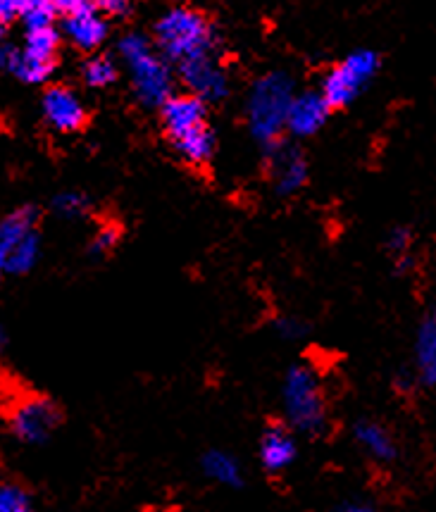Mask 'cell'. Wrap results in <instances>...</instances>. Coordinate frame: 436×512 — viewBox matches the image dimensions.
<instances>
[{"mask_svg":"<svg viewBox=\"0 0 436 512\" xmlns=\"http://www.w3.org/2000/svg\"><path fill=\"white\" fill-rule=\"evenodd\" d=\"M291 101H294V81L289 74L270 72L253 84L248 96V127L263 146L282 139Z\"/></svg>","mask_w":436,"mask_h":512,"instance_id":"1","label":"cell"},{"mask_svg":"<svg viewBox=\"0 0 436 512\" xmlns=\"http://www.w3.org/2000/svg\"><path fill=\"white\" fill-rule=\"evenodd\" d=\"M155 43L167 60L182 65L201 55H213L215 31L201 12L174 8L155 24Z\"/></svg>","mask_w":436,"mask_h":512,"instance_id":"2","label":"cell"},{"mask_svg":"<svg viewBox=\"0 0 436 512\" xmlns=\"http://www.w3.org/2000/svg\"><path fill=\"white\" fill-rule=\"evenodd\" d=\"M120 55L132 74L136 98L148 108H163L172 96V72L153 43L141 34H129L120 41Z\"/></svg>","mask_w":436,"mask_h":512,"instance_id":"3","label":"cell"},{"mask_svg":"<svg viewBox=\"0 0 436 512\" xmlns=\"http://www.w3.org/2000/svg\"><path fill=\"white\" fill-rule=\"evenodd\" d=\"M284 412L296 432L320 436L327 429V403L317 374L294 365L284 377Z\"/></svg>","mask_w":436,"mask_h":512,"instance_id":"4","label":"cell"},{"mask_svg":"<svg viewBox=\"0 0 436 512\" xmlns=\"http://www.w3.org/2000/svg\"><path fill=\"white\" fill-rule=\"evenodd\" d=\"M379 65H382L379 55L363 48V51L348 55L334 70H329L325 81H322V96L327 98L329 108L339 110L351 105L365 91V86L377 77Z\"/></svg>","mask_w":436,"mask_h":512,"instance_id":"5","label":"cell"},{"mask_svg":"<svg viewBox=\"0 0 436 512\" xmlns=\"http://www.w3.org/2000/svg\"><path fill=\"white\" fill-rule=\"evenodd\" d=\"M267 148V172L272 177L274 193L282 198L296 196L308 181V162L298 148L289 146L282 139L270 143Z\"/></svg>","mask_w":436,"mask_h":512,"instance_id":"6","label":"cell"},{"mask_svg":"<svg viewBox=\"0 0 436 512\" xmlns=\"http://www.w3.org/2000/svg\"><path fill=\"white\" fill-rule=\"evenodd\" d=\"M60 412L46 398H29L12 412V432L27 443H43L58 427Z\"/></svg>","mask_w":436,"mask_h":512,"instance_id":"7","label":"cell"},{"mask_svg":"<svg viewBox=\"0 0 436 512\" xmlns=\"http://www.w3.org/2000/svg\"><path fill=\"white\" fill-rule=\"evenodd\" d=\"M179 74L193 96L203 98V101H222L229 91L227 74L213 60V55H201V58L182 62Z\"/></svg>","mask_w":436,"mask_h":512,"instance_id":"8","label":"cell"},{"mask_svg":"<svg viewBox=\"0 0 436 512\" xmlns=\"http://www.w3.org/2000/svg\"><path fill=\"white\" fill-rule=\"evenodd\" d=\"M329 112H332V108H329L322 91H305L301 96H294V101H291L286 129L298 136V139L315 136L327 124Z\"/></svg>","mask_w":436,"mask_h":512,"instance_id":"9","label":"cell"},{"mask_svg":"<svg viewBox=\"0 0 436 512\" xmlns=\"http://www.w3.org/2000/svg\"><path fill=\"white\" fill-rule=\"evenodd\" d=\"M43 117L55 131L70 134L86 124V110L79 96L65 86H53L43 96Z\"/></svg>","mask_w":436,"mask_h":512,"instance_id":"10","label":"cell"},{"mask_svg":"<svg viewBox=\"0 0 436 512\" xmlns=\"http://www.w3.org/2000/svg\"><path fill=\"white\" fill-rule=\"evenodd\" d=\"M205 115V101L203 98L193 96V93H186V96H170L163 103V124L170 141L179 139V136L189 134V131L203 127Z\"/></svg>","mask_w":436,"mask_h":512,"instance_id":"11","label":"cell"},{"mask_svg":"<svg viewBox=\"0 0 436 512\" xmlns=\"http://www.w3.org/2000/svg\"><path fill=\"white\" fill-rule=\"evenodd\" d=\"M415 374L420 386L436 389V308L429 310L417 327Z\"/></svg>","mask_w":436,"mask_h":512,"instance_id":"12","label":"cell"},{"mask_svg":"<svg viewBox=\"0 0 436 512\" xmlns=\"http://www.w3.org/2000/svg\"><path fill=\"white\" fill-rule=\"evenodd\" d=\"M65 34L74 46L82 48V51H93L105 41L108 36V24L101 15H98L96 5L91 8L72 12L65 17Z\"/></svg>","mask_w":436,"mask_h":512,"instance_id":"13","label":"cell"},{"mask_svg":"<svg viewBox=\"0 0 436 512\" xmlns=\"http://www.w3.org/2000/svg\"><path fill=\"white\" fill-rule=\"evenodd\" d=\"M260 460L267 472H282L296 460V441L282 424H272L260 441Z\"/></svg>","mask_w":436,"mask_h":512,"instance_id":"14","label":"cell"},{"mask_svg":"<svg viewBox=\"0 0 436 512\" xmlns=\"http://www.w3.org/2000/svg\"><path fill=\"white\" fill-rule=\"evenodd\" d=\"M355 441L360 443V448L370 455V458H375L377 462H394L398 458V446L394 441V436H391L382 424L375 422V420H363L355 424Z\"/></svg>","mask_w":436,"mask_h":512,"instance_id":"15","label":"cell"},{"mask_svg":"<svg viewBox=\"0 0 436 512\" xmlns=\"http://www.w3.org/2000/svg\"><path fill=\"white\" fill-rule=\"evenodd\" d=\"M174 151L179 153V158L184 162H189V165H196L201 167L213 158L215 153V134L213 129L208 127V124H203V127L189 131V134L179 136V139L172 141Z\"/></svg>","mask_w":436,"mask_h":512,"instance_id":"16","label":"cell"},{"mask_svg":"<svg viewBox=\"0 0 436 512\" xmlns=\"http://www.w3.org/2000/svg\"><path fill=\"white\" fill-rule=\"evenodd\" d=\"M36 224V210L34 208H22L12 212L10 217H5L0 222V277H3L5 267H8V255L15 243L27 234L29 229H34Z\"/></svg>","mask_w":436,"mask_h":512,"instance_id":"17","label":"cell"},{"mask_svg":"<svg viewBox=\"0 0 436 512\" xmlns=\"http://www.w3.org/2000/svg\"><path fill=\"white\" fill-rule=\"evenodd\" d=\"M39 255H41L39 234H36V229H29L27 234H24L22 239L15 243V248H12V251H10L8 267H5V272L24 274V272L34 270V265H36V260H39Z\"/></svg>","mask_w":436,"mask_h":512,"instance_id":"18","label":"cell"},{"mask_svg":"<svg viewBox=\"0 0 436 512\" xmlns=\"http://www.w3.org/2000/svg\"><path fill=\"white\" fill-rule=\"evenodd\" d=\"M60 36L53 29V24H43V27H27V41H24L22 51L31 55V58L55 62V53H58Z\"/></svg>","mask_w":436,"mask_h":512,"instance_id":"19","label":"cell"},{"mask_svg":"<svg viewBox=\"0 0 436 512\" xmlns=\"http://www.w3.org/2000/svg\"><path fill=\"white\" fill-rule=\"evenodd\" d=\"M203 472L208 474L213 482L224 486H241V467L232 455L222 451H210L203 455Z\"/></svg>","mask_w":436,"mask_h":512,"instance_id":"20","label":"cell"},{"mask_svg":"<svg viewBox=\"0 0 436 512\" xmlns=\"http://www.w3.org/2000/svg\"><path fill=\"white\" fill-rule=\"evenodd\" d=\"M17 15L24 17L27 27H43V24H53L55 5L53 0H15Z\"/></svg>","mask_w":436,"mask_h":512,"instance_id":"21","label":"cell"},{"mask_svg":"<svg viewBox=\"0 0 436 512\" xmlns=\"http://www.w3.org/2000/svg\"><path fill=\"white\" fill-rule=\"evenodd\" d=\"M84 79L93 89H103L117 79V67L110 58H93L84 65Z\"/></svg>","mask_w":436,"mask_h":512,"instance_id":"22","label":"cell"},{"mask_svg":"<svg viewBox=\"0 0 436 512\" xmlns=\"http://www.w3.org/2000/svg\"><path fill=\"white\" fill-rule=\"evenodd\" d=\"M29 493L15 484L0 486V512H24L29 510Z\"/></svg>","mask_w":436,"mask_h":512,"instance_id":"23","label":"cell"},{"mask_svg":"<svg viewBox=\"0 0 436 512\" xmlns=\"http://www.w3.org/2000/svg\"><path fill=\"white\" fill-rule=\"evenodd\" d=\"M53 208L62 217H82L89 210V198L82 193H60L53 201Z\"/></svg>","mask_w":436,"mask_h":512,"instance_id":"24","label":"cell"},{"mask_svg":"<svg viewBox=\"0 0 436 512\" xmlns=\"http://www.w3.org/2000/svg\"><path fill=\"white\" fill-rule=\"evenodd\" d=\"M413 248V231L408 227H394L386 234V251L391 255H403Z\"/></svg>","mask_w":436,"mask_h":512,"instance_id":"25","label":"cell"},{"mask_svg":"<svg viewBox=\"0 0 436 512\" xmlns=\"http://www.w3.org/2000/svg\"><path fill=\"white\" fill-rule=\"evenodd\" d=\"M117 243H120V229H117L115 224H108V227H101L98 229V234L93 236L91 251L93 253H108L117 246Z\"/></svg>","mask_w":436,"mask_h":512,"instance_id":"26","label":"cell"},{"mask_svg":"<svg viewBox=\"0 0 436 512\" xmlns=\"http://www.w3.org/2000/svg\"><path fill=\"white\" fill-rule=\"evenodd\" d=\"M274 329H277L279 336H284V339L294 341V339H301L308 332V327L301 320H296V317H282V320L274 322Z\"/></svg>","mask_w":436,"mask_h":512,"instance_id":"27","label":"cell"},{"mask_svg":"<svg viewBox=\"0 0 436 512\" xmlns=\"http://www.w3.org/2000/svg\"><path fill=\"white\" fill-rule=\"evenodd\" d=\"M98 12H105V15L120 17L127 15L129 8H132V0H93Z\"/></svg>","mask_w":436,"mask_h":512,"instance_id":"28","label":"cell"},{"mask_svg":"<svg viewBox=\"0 0 436 512\" xmlns=\"http://www.w3.org/2000/svg\"><path fill=\"white\" fill-rule=\"evenodd\" d=\"M55 10L58 12H65V15H72V12H79V10H86L91 8L93 0H53Z\"/></svg>","mask_w":436,"mask_h":512,"instance_id":"29","label":"cell"},{"mask_svg":"<svg viewBox=\"0 0 436 512\" xmlns=\"http://www.w3.org/2000/svg\"><path fill=\"white\" fill-rule=\"evenodd\" d=\"M420 384V379H417V374H410V372H398L396 377V389L398 391H415V386Z\"/></svg>","mask_w":436,"mask_h":512,"instance_id":"30","label":"cell"},{"mask_svg":"<svg viewBox=\"0 0 436 512\" xmlns=\"http://www.w3.org/2000/svg\"><path fill=\"white\" fill-rule=\"evenodd\" d=\"M394 267H396V274L413 272V267H415L413 251H408V253H403V255H396V258H394Z\"/></svg>","mask_w":436,"mask_h":512,"instance_id":"31","label":"cell"},{"mask_svg":"<svg viewBox=\"0 0 436 512\" xmlns=\"http://www.w3.org/2000/svg\"><path fill=\"white\" fill-rule=\"evenodd\" d=\"M17 15L15 0H0V22H10Z\"/></svg>","mask_w":436,"mask_h":512,"instance_id":"32","label":"cell"},{"mask_svg":"<svg viewBox=\"0 0 436 512\" xmlns=\"http://www.w3.org/2000/svg\"><path fill=\"white\" fill-rule=\"evenodd\" d=\"M375 508V503H358V501H348V503H341L339 510H351V512H367Z\"/></svg>","mask_w":436,"mask_h":512,"instance_id":"33","label":"cell"},{"mask_svg":"<svg viewBox=\"0 0 436 512\" xmlns=\"http://www.w3.org/2000/svg\"><path fill=\"white\" fill-rule=\"evenodd\" d=\"M3 24H5V22H0V36H3Z\"/></svg>","mask_w":436,"mask_h":512,"instance_id":"34","label":"cell"}]
</instances>
